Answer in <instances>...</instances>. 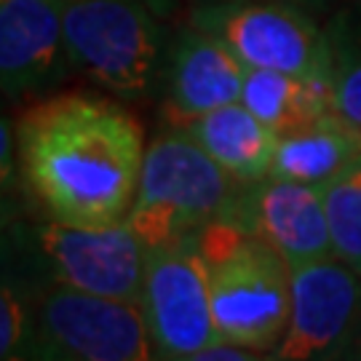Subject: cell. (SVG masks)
<instances>
[{
    "mask_svg": "<svg viewBox=\"0 0 361 361\" xmlns=\"http://www.w3.org/2000/svg\"><path fill=\"white\" fill-rule=\"evenodd\" d=\"M25 359L145 361L153 359V345L140 302L43 284Z\"/></svg>",
    "mask_w": 361,
    "mask_h": 361,
    "instance_id": "8992f818",
    "label": "cell"
},
{
    "mask_svg": "<svg viewBox=\"0 0 361 361\" xmlns=\"http://www.w3.org/2000/svg\"><path fill=\"white\" fill-rule=\"evenodd\" d=\"M67 0H0V86L8 99L56 89L70 73Z\"/></svg>",
    "mask_w": 361,
    "mask_h": 361,
    "instance_id": "30bf717a",
    "label": "cell"
},
{
    "mask_svg": "<svg viewBox=\"0 0 361 361\" xmlns=\"http://www.w3.org/2000/svg\"><path fill=\"white\" fill-rule=\"evenodd\" d=\"M190 25L225 43L246 67L281 70L332 86L329 35L292 0H198Z\"/></svg>",
    "mask_w": 361,
    "mask_h": 361,
    "instance_id": "5b68a950",
    "label": "cell"
},
{
    "mask_svg": "<svg viewBox=\"0 0 361 361\" xmlns=\"http://www.w3.org/2000/svg\"><path fill=\"white\" fill-rule=\"evenodd\" d=\"M153 359H198L219 343L212 310L209 259L201 235L145 249V284L140 297Z\"/></svg>",
    "mask_w": 361,
    "mask_h": 361,
    "instance_id": "52a82bcc",
    "label": "cell"
},
{
    "mask_svg": "<svg viewBox=\"0 0 361 361\" xmlns=\"http://www.w3.org/2000/svg\"><path fill=\"white\" fill-rule=\"evenodd\" d=\"M356 155H361V129L335 110L281 137L271 177L324 185Z\"/></svg>",
    "mask_w": 361,
    "mask_h": 361,
    "instance_id": "5bb4252c",
    "label": "cell"
},
{
    "mask_svg": "<svg viewBox=\"0 0 361 361\" xmlns=\"http://www.w3.org/2000/svg\"><path fill=\"white\" fill-rule=\"evenodd\" d=\"M73 73L121 99H147L166 83L174 32L153 0H67Z\"/></svg>",
    "mask_w": 361,
    "mask_h": 361,
    "instance_id": "3957f363",
    "label": "cell"
},
{
    "mask_svg": "<svg viewBox=\"0 0 361 361\" xmlns=\"http://www.w3.org/2000/svg\"><path fill=\"white\" fill-rule=\"evenodd\" d=\"M235 182L188 129L169 131L145 147L137 195L126 222L145 249L204 235L231 222L238 207Z\"/></svg>",
    "mask_w": 361,
    "mask_h": 361,
    "instance_id": "7a4b0ae2",
    "label": "cell"
},
{
    "mask_svg": "<svg viewBox=\"0 0 361 361\" xmlns=\"http://www.w3.org/2000/svg\"><path fill=\"white\" fill-rule=\"evenodd\" d=\"M30 193L51 219L104 228L129 217L145 161L142 129L116 102L67 94L16 123Z\"/></svg>",
    "mask_w": 361,
    "mask_h": 361,
    "instance_id": "6da1fadb",
    "label": "cell"
},
{
    "mask_svg": "<svg viewBox=\"0 0 361 361\" xmlns=\"http://www.w3.org/2000/svg\"><path fill=\"white\" fill-rule=\"evenodd\" d=\"M233 225L265 238L289 271L335 255L322 185L265 177L252 185L246 201H238Z\"/></svg>",
    "mask_w": 361,
    "mask_h": 361,
    "instance_id": "8fae6325",
    "label": "cell"
},
{
    "mask_svg": "<svg viewBox=\"0 0 361 361\" xmlns=\"http://www.w3.org/2000/svg\"><path fill=\"white\" fill-rule=\"evenodd\" d=\"M30 238L46 284L140 302L145 284V246L126 219L104 228H83L51 219L38 225Z\"/></svg>",
    "mask_w": 361,
    "mask_h": 361,
    "instance_id": "ba28073f",
    "label": "cell"
},
{
    "mask_svg": "<svg viewBox=\"0 0 361 361\" xmlns=\"http://www.w3.org/2000/svg\"><path fill=\"white\" fill-rule=\"evenodd\" d=\"M292 3L302 6V8H313V11H322V8H326V6H329V3H335V0H292Z\"/></svg>",
    "mask_w": 361,
    "mask_h": 361,
    "instance_id": "ffe728a7",
    "label": "cell"
},
{
    "mask_svg": "<svg viewBox=\"0 0 361 361\" xmlns=\"http://www.w3.org/2000/svg\"><path fill=\"white\" fill-rule=\"evenodd\" d=\"M246 65L235 54L195 25L174 32L166 70L171 110L185 121L241 102Z\"/></svg>",
    "mask_w": 361,
    "mask_h": 361,
    "instance_id": "7c38bea8",
    "label": "cell"
},
{
    "mask_svg": "<svg viewBox=\"0 0 361 361\" xmlns=\"http://www.w3.org/2000/svg\"><path fill=\"white\" fill-rule=\"evenodd\" d=\"M326 35L335 62V107L361 129V0H350L335 13Z\"/></svg>",
    "mask_w": 361,
    "mask_h": 361,
    "instance_id": "2e32d148",
    "label": "cell"
},
{
    "mask_svg": "<svg viewBox=\"0 0 361 361\" xmlns=\"http://www.w3.org/2000/svg\"><path fill=\"white\" fill-rule=\"evenodd\" d=\"M201 244L219 337L252 350H273L292 310L289 265L265 238L231 222L212 225Z\"/></svg>",
    "mask_w": 361,
    "mask_h": 361,
    "instance_id": "277c9868",
    "label": "cell"
},
{
    "mask_svg": "<svg viewBox=\"0 0 361 361\" xmlns=\"http://www.w3.org/2000/svg\"><path fill=\"white\" fill-rule=\"evenodd\" d=\"M292 310L271 359L300 361L335 356L361 313V276L340 257H324L289 271Z\"/></svg>",
    "mask_w": 361,
    "mask_h": 361,
    "instance_id": "9c48e42d",
    "label": "cell"
},
{
    "mask_svg": "<svg viewBox=\"0 0 361 361\" xmlns=\"http://www.w3.org/2000/svg\"><path fill=\"white\" fill-rule=\"evenodd\" d=\"M0 134H3V177H8V161H11V155H8V142H11V129H8V121H3V126H0Z\"/></svg>",
    "mask_w": 361,
    "mask_h": 361,
    "instance_id": "d6986e66",
    "label": "cell"
},
{
    "mask_svg": "<svg viewBox=\"0 0 361 361\" xmlns=\"http://www.w3.org/2000/svg\"><path fill=\"white\" fill-rule=\"evenodd\" d=\"M153 3H155V6H158V8H161L164 13L171 11V8H169V6H171V0H153Z\"/></svg>",
    "mask_w": 361,
    "mask_h": 361,
    "instance_id": "44dd1931",
    "label": "cell"
},
{
    "mask_svg": "<svg viewBox=\"0 0 361 361\" xmlns=\"http://www.w3.org/2000/svg\"><path fill=\"white\" fill-rule=\"evenodd\" d=\"M185 129L235 182L255 185L271 177L281 134L262 123L244 102L190 118Z\"/></svg>",
    "mask_w": 361,
    "mask_h": 361,
    "instance_id": "4fadbf2b",
    "label": "cell"
},
{
    "mask_svg": "<svg viewBox=\"0 0 361 361\" xmlns=\"http://www.w3.org/2000/svg\"><path fill=\"white\" fill-rule=\"evenodd\" d=\"M241 102L281 137L337 110L329 83L259 67H246Z\"/></svg>",
    "mask_w": 361,
    "mask_h": 361,
    "instance_id": "9a60e30c",
    "label": "cell"
},
{
    "mask_svg": "<svg viewBox=\"0 0 361 361\" xmlns=\"http://www.w3.org/2000/svg\"><path fill=\"white\" fill-rule=\"evenodd\" d=\"M32 305L19 295V286L8 279L3 281L0 297V356L3 359H22L27 337L32 326Z\"/></svg>",
    "mask_w": 361,
    "mask_h": 361,
    "instance_id": "ac0fdd59",
    "label": "cell"
},
{
    "mask_svg": "<svg viewBox=\"0 0 361 361\" xmlns=\"http://www.w3.org/2000/svg\"><path fill=\"white\" fill-rule=\"evenodd\" d=\"M335 257L361 276V155L322 185Z\"/></svg>",
    "mask_w": 361,
    "mask_h": 361,
    "instance_id": "e0dca14e",
    "label": "cell"
}]
</instances>
